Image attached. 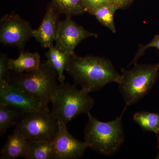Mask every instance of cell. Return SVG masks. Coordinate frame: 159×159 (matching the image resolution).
Masks as SVG:
<instances>
[{
	"label": "cell",
	"mask_w": 159,
	"mask_h": 159,
	"mask_svg": "<svg viewBox=\"0 0 159 159\" xmlns=\"http://www.w3.org/2000/svg\"><path fill=\"white\" fill-rule=\"evenodd\" d=\"M66 71L75 84L89 93L99 91L111 83L119 84L122 79L109 59L93 55L81 57L74 53L70 56Z\"/></svg>",
	"instance_id": "cell-1"
},
{
	"label": "cell",
	"mask_w": 159,
	"mask_h": 159,
	"mask_svg": "<svg viewBox=\"0 0 159 159\" xmlns=\"http://www.w3.org/2000/svg\"><path fill=\"white\" fill-rule=\"evenodd\" d=\"M127 107L120 116L109 122L99 121L90 112L87 114L88 120L84 133L89 148L104 155L116 153L125 141L122 118Z\"/></svg>",
	"instance_id": "cell-2"
},
{
	"label": "cell",
	"mask_w": 159,
	"mask_h": 159,
	"mask_svg": "<svg viewBox=\"0 0 159 159\" xmlns=\"http://www.w3.org/2000/svg\"><path fill=\"white\" fill-rule=\"evenodd\" d=\"M84 89H78L68 83L58 84L51 100V113L57 120L67 124L82 114L87 115L95 100Z\"/></svg>",
	"instance_id": "cell-3"
},
{
	"label": "cell",
	"mask_w": 159,
	"mask_h": 159,
	"mask_svg": "<svg viewBox=\"0 0 159 159\" xmlns=\"http://www.w3.org/2000/svg\"><path fill=\"white\" fill-rule=\"evenodd\" d=\"M121 72L119 89L127 107L139 102L150 92L158 77L159 63H136L133 68H122Z\"/></svg>",
	"instance_id": "cell-4"
},
{
	"label": "cell",
	"mask_w": 159,
	"mask_h": 159,
	"mask_svg": "<svg viewBox=\"0 0 159 159\" xmlns=\"http://www.w3.org/2000/svg\"><path fill=\"white\" fill-rule=\"evenodd\" d=\"M16 73L7 81L12 86L25 91L48 104L58 84L57 72L47 60L38 68L29 72Z\"/></svg>",
	"instance_id": "cell-5"
},
{
	"label": "cell",
	"mask_w": 159,
	"mask_h": 159,
	"mask_svg": "<svg viewBox=\"0 0 159 159\" xmlns=\"http://www.w3.org/2000/svg\"><path fill=\"white\" fill-rule=\"evenodd\" d=\"M29 142L51 141L57 133L58 122L49 108L27 113L16 125Z\"/></svg>",
	"instance_id": "cell-6"
},
{
	"label": "cell",
	"mask_w": 159,
	"mask_h": 159,
	"mask_svg": "<svg viewBox=\"0 0 159 159\" xmlns=\"http://www.w3.org/2000/svg\"><path fill=\"white\" fill-rule=\"evenodd\" d=\"M34 32L30 24L18 14H6L0 21V42L3 45L16 47L22 51Z\"/></svg>",
	"instance_id": "cell-7"
},
{
	"label": "cell",
	"mask_w": 159,
	"mask_h": 159,
	"mask_svg": "<svg viewBox=\"0 0 159 159\" xmlns=\"http://www.w3.org/2000/svg\"><path fill=\"white\" fill-rule=\"evenodd\" d=\"M90 37H98V34L86 30L71 16H66V19L58 23L55 47L70 56L75 53L74 50L78 44Z\"/></svg>",
	"instance_id": "cell-8"
},
{
	"label": "cell",
	"mask_w": 159,
	"mask_h": 159,
	"mask_svg": "<svg viewBox=\"0 0 159 159\" xmlns=\"http://www.w3.org/2000/svg\"><path fill=\"white\" fill-rule=\"evenodd\" d=\"M0 104L13 107L25 113L48 108V103L12 86L6 80H0Z\"/></svg>",
	"instance_id": "cell-9"
},
{
	"label": "cell",
	"mask_w": 159,
	"mask_h": 159,
	"mask_svg": "<svg viewBox=\"0 0 159 159\" xmlns=\"http://www.w3.org/2000/svg\"><path fill=\"white\" fill-rule=\"evenodd\" d=\"M58 122V130L52 140L55 159H77L82 157L89 148L87 143L75 139L69 132L66 125Z\"/></svg>",
	"instance_id": "cell-10"
},
{
	"label": "cell",
	"mask_w": 159,
	"mask_h": 159,
	"mask_svg": "<svg viewBox=\"0 0 159 159\" xmlns=\"http://www.w3.org/2000/svg\"><path fill=\"white\" fill-rule=\"evenodd\" d=\"M59 13L53 5L49 6L41 24L34 30L33 37L43 48H49L53 46L59 22Z\"/></svg>",
	"instance_id": "cell-11"
},
{
	"label": "cell",
	"mask_w": 159,
	"mask_h": 159,
	"mask_svg": "<svg viewBox=\"0 0 159 159\" xmlns=\"http://www.w3.org/2000/svg\"><path fill=\"white\" fill-rule=\"evenodd\" d=\"M29 142L16 129L8 137L1 151V159H16L25 158L29 153Z\"/></svg>",
	"instance_id": "cell-12"
},
{
	"label": "cell",
	"mask_w": 159,
	"mask_h": 159,
	"mask_svg": "<svg viewBox=\"0 0 159 159\" xmlns=\"http://www.w3.org/2000/svg\"><path fill=\"white\" fill-rule=\"evenodd\" d=\"M41 64L40 57L38 52L21 51L16 59H9V70L15 73H25L36 70Z\"/></svg>",
	"instance_id": "cell-13"
},
{
	"label": "cell",
	"mask_w": 159,
	"mask_h": 159,
	"mask_svg": "<svg viewBox=\"0 0 159 159\" xmlns=\"http://www.w3.org/2000/svg\"><path fill=\"white\" fill-rule=\"evenodd\" d=\"M48 49L45 53L47 61L57 72V79L60 83H64L65 80L64 72L66 70L70 56L53 46Z\"/></svg>",
	"instance_id": "cell-14"
},
{
	"label": "cell",
	"mask_w": 159,
	"mask_h": 159,
	"mask_svg": "<svg viewBox=\"0 0 159 159\" xmlns=\"http://www.w3.org/2000/svg\"><path fill=\"white\" fill-rule=\"evenodd\" d=\"M25 113L10 106L0 104V136L16 125Z\"/></svg>",
	"instance_id": "cell-15"
},
{
	"label": "cell",
	"mask_w": 159,
	"mask_h": 159,
	"mask_svg": "<svg viewBox=\"0 0 159 159\" xmlns=\"http://www.w3.org/2000/svg\"><path fill=\"white\" fill-rule=\"evenodd\" d=\"M118 8L113 4L102 5L88 11L94 16L99 22L113 33L116 32V25L114 22V15Z\"/></svg>",
	"instance_id": "cell-16"
},
{
	"label": "cell",
	"mask_w": 159,
	"mask_h": 159,
	"mask_svg": "<svg viewBox=\"0 0 159 159\" xmlns=\"http://www.w3.org/2000/svg\"><path fill=\"white\" fill-rule=\"evenodd\" d=\"M133 119L143 131L152 132L156 134L159 149L157 157L159 158V113L142 111L136 113Z\"/></svg>",
	"instance_id": "cell-17"
},
{
	"label": "cell",
	"mask_w": 159,
	"mask_h": 159,
	"mask_svg": "<svg viewBox=\"0 0 159 159\" xmlns=\"http://www.w3.org/2000/svg\"><path fill=\"white\" fill-rule=\"evenodd\" d=\"M30 148L25 157L27 159H55L52 140L29 142Z\"/></svg>",
	"instance_id": "cell-18"
},
{
	"label": "cell",
	"mask_w": 159,
	"mask_h": 159,
	"mask_svg": "<svg viewBox=\"0 0 159 159\" xmlns=\"http://www.w3.org/2000/svg\"><path fill=\"white\" fill-rule=\"evenodd\" d=\"M60 13L66 16L78 15L86 12L82 0H51Z\"/></svg>",
	"instance_id": "cell-19"
},
{
	"label": "cell",
	"mask_w": 159,
	"mask_h": 159,
	"mask_svg": "<svg viewBox=\"0 0 159 159\" xmlns=\"http://www.w3.org/2000/svg\"><path fill=\"white\" fill-rule=\"evenodd\" d=\"M150 48H155L157 49L159 54V34L156 35L153 39L147 44L140 46L139 49H138V52H137L132 61L129 64V65L132 64L135 65L137 63L138 60L144 55L145 51Z\"/></svg>",
	"instance_id": "cell-20"
},
{
	"label": "cell",
	"mask_w": 159,
	"mask_h": 159,
	"mask_svg": "<svg viewBox=\"0 0 159 159\" xmlns=\"http://www.w3.org/2000/svg\"><path fill=\"white\" fill-rule=\"evenodd\" d=\"M9 59L6 54L1 53L0 54V80H6L9 77Z\"/></svg>",
	"instance_id": "cell-21"
},
{
	"label": "cell",
	"mask_w": 159,
	"mask_h": 159,
	"mask_svg": "<svg viewBox=\"0 0 159 159\" xmlns=\"http://www.w3.org/2000/svg\"><path fill=\"white\" fill-rule=\"evenodd\" d=\"M82 2L87 12L102 5L113 4L110 0H82Z\"/></svg>",
	"instance_id": "cell-22"
},
{
	"label": "cell",
	"mask_w": 159,
	"mask_h": 159,
	"mask_svg": "<svg viewBox=\"0 0 159 159\" xmlns=\"http://www.w3.org/2000/svg\"><path fill=\"white\" fill-rule=\"evenodd\" d=\"M118 9H123L129 5L132 0H110Z\"/></svg>",
	"instance_id": "cell-23"
}]
</instances>
